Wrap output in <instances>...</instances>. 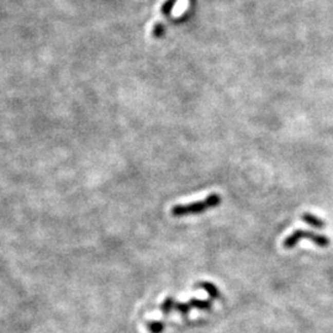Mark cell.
Returning <instances> with one entry per match:
<instances>
[{"instance_id":"cell-1","label":"cell","mask_w":333,"mask_h":333,"mask_svg":"<svg viewBox=\"0 0 333 333\" xmlns=\"http://www.w3.org/2000/svg\"><path fill=\"white\" fill-rule=\"evenodd\" d=\"M221 203V195L212 193L205 197L203 200L199 201L187 203V205H175L171 210V214L174 217H183V216L189 215H199L208 210L217 208Z\"/></svg>"},{"instance_id":"cell-2","label":"cell","mask_w":333,"mask_h":333,"mask_svg":"<svg viewBox=\"0 0 333 333\" xmlns=\"http://www.w3.org/2000/svg\"><path fill=\"white\" fill-rule=\"evenodd\" d=\"M304 238L310 239L311 242L319 247H327L329 245V239L327 238L326 236H323V234L314 233L312 231H307V230H296L290 234V236H288L285 239H284L283 247L285 249H291Z\"/></svg>"},{"instance_id":"cell-3","label":"cell","mask_w":333,"mask_h":333,"mask_svg":"<svg viewBox=\"0 0 333 333\" xmlns=\"http://www.w3.org/2000/svg\"><path fill=\"white\" fill-rule=\"evenodd\" d=\"M195 288H201L205 290L206 292L210 295V298L212 299V300H217V299H221V294L220 291H218L217 286H215L212 283H209V282H200L197 283L195 285Z\"/></svg>"},{"instance_id":"cell-4","label":"cell","mask_w":333,"mask_h":333,"mask_svg":"<svg viewBox=\"0 0 333 333\" xmlns=\"http://www.w3.org/2000/svg\"><path fill=\"white\" fill-rule=\"evenodd\" d=\"M191 308H193V306H191L190 301L184 304V302H178L175 299L172 300V312H178L181 316H187V314L190 313Z\"/></svg>"},{"instance_id":"cell-5","label":"cell","mask_w":333,"mask_h":333,"mask_svg":"<svg viewBox=\"0 0 333 333\" xmlns=\"http://www.w3.org/2000/svg\"><path fill=\"white\" fill-rule=\"evenodd\" d=\"M302 221L306 222L307 225H310V226H312L314 228H323L326 226L325 221L321 220V218L316 217V216L310 214V212H305V214H302L301 216Z\"/></svg>"},{"instance_id":"cell-6","label":"cell","mask_w":333,"mask_h":333,"mask_svg":"<svg viewBox=\"0 0 333 333\" xmlns=\"http://www.w3.org/2000/svg\"><path fill=\"white\" fill-rule=\"evenodd\" d=\"M190 304L193 308L201 311H209L212 308V301L211 300H201V299H190Z\"/></svg>"},{"instance_id":"cell-7","label":"cell","mask_w":333,"mask_h":333,"mask_svg":"<svg viewBox=\"0 0 333 333\" xmlns=\"http://www.w3.org/2000/svg\"><path fill=\"white\" fill-rule=\"evenodd\" d=\"M165 328V323L163 321H154L148 323V329L151 333H162Z\"/></svg>"},{"instance_id":"cell-8","label":"cell","mask_w":333,"mask_h":333,"mask_svg":"<svg viewBox=\"0 0 333 333\" xmlns=\"http://www.w3.org/2000/svg\"><path fill=\"white\" fill-rule=\"evenodd\" d=\"M172 300L173 298H166L165 300L162 302V305H160V311H162V313L169 314L172 312Z\"/></svg>"}]
</instances>
